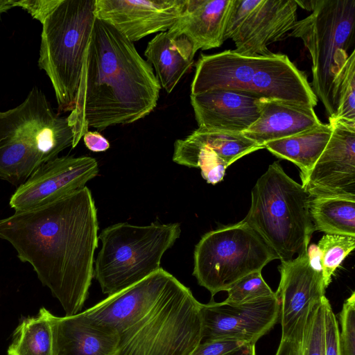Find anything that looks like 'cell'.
<instances>
[{"instance_id":"cell-23","label":"cell","mask_w":355,"mask_h":355,"mask_svg":"<svg viewBox=\"0 0 355 355\" xmlns=\"http://www.w3.org/2000/svg\"><path fill=\"white\" fill-rule=\"evenodd\" d=\"M202 148L215 152L228 166L241 157L263 148L243 133L209 130L198 128L184 139H177L173 152L193 150Z\"/></svg>"},{"instance_id":"cell-32","label":"cell","mask_w":355,"mask_h":355,"mask_svg":"<svg viewBox=\"0 0 355 355\" xmlns=\"http://www.w3.org/2000/svg\"><path fill=\"white\" fill-rule=\"evenodd\" d=\"M245 344L246 343L232 339L201 341L190 355H224Z\"/></svg>"},{"instance_id":"cell-18","label":"cell","mask_w":355,"mask_h":355,"mask_svg":"<svg viewBox=\"0 0 355 355\" xmlns=\"http://www.w3.org/2000/svg\"><path fill=\"white\" fill-rule=\"evenodd\" d=\"M53 355H114L118 336L108 325L89 318L85 312L72 315H49Z\"/></svg>"},{"instance_id":"cell-33","label":"cell","mask_w":355,"mask_h":355,"mask_svg":"<svg viewBox=\"0 0 355 355\" xmlns=\"http://www.w3.org/2000/svg\"><path fill=\"white\" fill-rule=\"evenodd\" d=\"M61 0H17V7L26 10L42 24Z\"/></svg>"},{"instance_id":"cell-10","label":"cell","mask_w":355,"mask_h":355,"mask_svg":"<svg viewBox=\"0 0 355 355\" xmlns=\"http://www.w3.org/2000/svg\"><path fill=\"white\" fill-rule=\"evenodd\" d=\"M193 258V275L200 286L210 292L212 298L278 259L243 220L204 234L195 247Z\"/></svg>"},{"instance_id":"cell-22","label":"cell","mask_w":355,"mask_h":355,"mask_svg":"<svg viewBox=\"0 0 355 355\" xmlns=\"http://www.w3.org/2000/svg\"><path fill=\"white\" fill-rule=\"evenodd\" d=\"M331 132L329 123H322L295 135L268 142L264 148L276 157L297 165L300 169L302 180L307 175L321 155Z\"/></svg>"},{"instance_id":"cell-38","label":"cell","mask_w":355,"mask_h":355,"mask_svg":"<svg viewBox=\"0 0 355 355\" xmlns=\"http://www.w3.org/2000/svg\"><path fill=\"white\" fill-rule=\"evenodd\" d=\"M17 7V0H0V15Z\"/></svg>"},{"instance_id":"cell-16","label":"cell","mask_w":355,"mask_h":355,"mask_svg":"<svg viewBox=\"0 0 355 355\" xmlns=\"http://www.w3.org/2000/svg\"><path fill=\"white\" fill-rule=\"evenodd\" d=\"M187 0H95L96 19L104 21L130 42L166 32L178 19Z\"/></svg>"},{"instance_id":"cell-9","label":"cell","mask_w":355,"mask_h":355,"mask_svg":"<svg viewBox=\"0 0 355 355\" xmlns=\"http://www.w3.org/2000/svg\"><path fill=\"white\" fill-rule=\"evenodd\" d=\"M94 10L95 0H61L42 24L38 66L51 82L59 110L73 108Z\"/></svg>"},{"instance_id":"cell-20","label":"cell","mask_w":355,"mask_h":355,"mask_svg":"<svg viewBox=\"0 0 355 355\" xmlns=\"http://www.w3.org/2000/svg\"><path fill=\"white\" fill-rule=\"evenodd\" d=\"M322 123L312 107L261 98L259 118L242 133L264 148L268 142L295 135Z\"/></svg>"},{"instance_id":"cell-26","label":"cell","mask_w":355,"mask_h":355,"mask_svg":"<svg viewBox=\"0 0 355 355\" xmlns=\"http://www.w3.org/2000/svg\"><path fill=\"white\" fill-rule=\"evenodd\" d=\"M334 96L336 113L331 119L355 123V49L335 78Z\"/></svg>"},{"instance_id":"cell-21","label":"cell","mask_w":355,"mask_h":355,"mask_svg":"<svg viewBox=\"0 0 355 355\" xmlns=\"http://www.w3.org/2000/svg\"><path fill=\"white\" fill-rule=\"evenodd\" d=\"M195 53L184 36L167 31L157 34L144 51L147 62L154 67L160 86L170 94L193 64Z\"/></svg>"},{"instance_id":"cell-5","label":"cell","mask_w":355,"mask_h":355,"mask_svg":"<svg viewBox=\"0 0 355 355\" xmlns=\"http://www.w3.org/2000/svg\"><path fill=\"white\" fill-rule=\"evenodd\" d=\"M73 129L33 87L18 106L0 112V179L24 183L42 164L72 146Z\"/></svg>"},{"instance_id":"cell-12","label":"cell","mask_w":355,"mask_h":355,"mask_svg":"<svg viewBox=\"0 0 355 355\" xmlns=\"http://www.w3.org/2000/svg\"><path fill=\"white\" fill-rule=\"evenodd\" d=\"M98 173V162L92 157H57L42 164L18 186L10 207L21 211L49 204L85 187Z\"/></svg>"},{"instance_id":"cell-34","label":"cell","mask_w":355,"mask_h":355,"mask_svg":"<svg viewBox=\"0 0 355 355\" xmlns=\"http://www.w3.org/2000/svg\"><path fill=\"white\" fill-rule=\"evenodd\" d=\"M302 338L293 336L281 338L275 355H302Z\"/></svg>"},{"instance_id":"cell-15","label":"cell","mask_w":355,"mask_h":355,"mask_svg":"<svg viewBox=\"0 0 355 355\" xmlns=\"http://www.w3.org/2000/svg\"><path fill=\"white\" fill-rule=\"evenodd\" d=\"M280 282L275 292L280 302L282 338H302L309 313L325 297L322 274L309 264L306 252L281 261Z\"/></svg>"},{"instance_id":"cell-1","label":"cell","mask_w":355,"mask_h":355,"mask_svg":"<svg viewBox=\"0 0 355 355\" xmlns=\"http://www.w3.org/2000/svg\"><path fill=\"white\" fill-rule=\"evenodd\" d=\"M97 209L85 186L44 206L0 219V239L28 263L65 315L81 311L94 277Z\"/></svg>"},{"instance_id":"cell-3","label":"cell","mask_w":355,"mask_h":355,"mask_svg":"<svg viewBox=\"0 0 355 355\" xmlns=\"http://www.w3.org/2000/svg\"><path fill=\"white\" fill-rule=\"evenodd\" d=\"M201 305L160 268L84 312L115 331L114 355H190L202 341Z\"/></svg>"},{"instance_id":"cell-14","label":"cell","mask_w":355,"mask_h":355,"mask_svg":"<svg viewBox=\"0 0 355 355\" xmlns=\"http://www.w3.org/2000/svg\"><path fill=\"white\" fill-rule=\"evenodd\" d=\"M329 121L331 137L302 185L311 198L355 200V123Z\"/></svg>"},{"instance_id":"cell-37","label":"cell","mask_w":355,"mask_h":355,"mask_svg":"<svg viewBox=\"0 0 355 355\" xmlns=\"http://www.w3.org/2000/svg\"><path fill=\"white\" fill-rule=\"evenodd\" d=\"M224 355H256L255 345L246 343Z\"/></svg>"},{"instance_id":"cell-30","label":"cell","mask_w":355,"mask_h":355,"mask_svg":"<svg viewBox=\"0 0 355 355\" xmlns=\"http://www.w3.org/2000/svg\"><path fill=\"white\" fill-rule=\"evenodd\" d=\"M340 355H355V292L343 303L339 315Z\"/></svg>"},{"instance_id":"cell-31","label":"cell","mask_w":355,"mask_h":355,"mask_svg":"<svg viewBox=\"0 0 355 355\" xmlns=\"http://www.w3.org/2000/svg\"><path fill=\"white\" fill-rule=\"evenodd\" d=\"M339 331L336 317L328 300L324 320V355H340Z\"/></svg>"},{"instance_id":"cell-4","label":"cell","mask_w":355,"mask_h":355,"mask_svg":"<svg viewBox=\"0 0 355 355\" xmlns=\"http://www.w3.org/2000/svg\"><path fill=\"white\" fill-rule=\"evenodd\" d=\"M218 89L312 107L318 104L306 75L287 55L280 53L245 55L225 50L201 54L196 64L191 94Z\"/></svg>"},{"instance_id":"cell-13","label":"cell","mask_w":355,"mask_h":355,"mask_svg":"<svg viewBox=\"0 0 355 355\" xmlns=\"http://www.w3.org/2000/svg\"><path fill=\"white\" fill-rule=\"evenodd\" d=\"M202 341L232 339L255 345L279 322L280 302L276 293L240 304L211 300L202 304Z\"/></svg>"},{"instance_id":"cell-25","label":"cell","mask_w":355,"mask_h":355,"mask_svg":"<svg viewBox=\"0 0 355 355\" xmlns=\"http://www.w3.org/2000/svg\"><path fill=\"white\" fill-rule=\"evenodd\" d=\"M50 313L42 307L37 315L22 319L13 332L8 355H53Z\"/></svg>"},{"instance_id":"cell-6","label":"cell","mask_w":355,"mask_h":355,"mask_svg":"<svg viewBox=\"0 0 355 355\" xmlns=\"http://www.w3.org/2000/svg\"><path fill=\"white\" fill-rule=\"evenodd\" d=\"M311 198L275 162L254 186L251 205L243 220L281 261H290L306 252L314 232L309 212Z\"/></svg>"},{"instance_id":"cell-36","label":"cell","mask_w":355,"mask_h":355,"mask_svg":"<svg viewBox=\"0 0 355 355\" xmlns=\"http://www.w3.org/2000/svg\"><path fill=\"white\" fill-rule=\"evenodd\" d=\"M306 253L311 268L315 271L322 274V254L318 245L315 244L309 245Z\"/></svg>"},{"instance_id":"cell-2","label":"cell","mask_w":355,"mask_h":355,"mask_svg":"<svg viewBox=\"0 0 355 355\" xmlns=\"http://www.w3.org/2000/svg\"><path fill=\"white\" fill-rule=\"evenodd\" d=\"M161 86L134 43L96 19L85 55L75 104L67 116L72 148L88 131L136 122L157 105Z\"/></svg>"},{"instance_id":"cell-35","label":"cell","mask_w":355,"mask_h":355,"mask_svg":"<svg viewBox=\"0 0 355 355\" xmlns=\"http://www.w3.org/2000/svg\"><path fill=\"white\" fill-rule=\"evenodd\" d=\"M86 147L92 152H104L109 149V141L98 132L87 131L83 135Z\"/></svg>"},{"instance_id":"cell-19","label":"cell","mask_w":355,"mask_h":355,"mask_svg":"<svg viewBox=\"0 0 355 355\" xmlns=\"http://www.w3.org/2000/svg\"><path fill=\"white\" fill-rule=\"evenodd\" d=\"M234 0H187L183 12L167 32L184 35L196 53L220 46Z\"/></svg>"},{"instance_id":"cell-29","label":"cell","mask_w":355,"mask_h":355,"mask_svg":"<svg viewBox=\"0 0 355 355\" xmlns=\"http://www.w3.org/2000/svg\"><path fill=\"white\" fill-rule=\"evenodd\" d=\"M325 297L309 315L302 342V355H324Z\"/></svg>"},{"instance_id":"cell-28","label":"cell","mask_w":355,"mask_h":355,"mask_svg":"<svg viewBox=\"0 0 355 355\" xmlns=\"http://www.w3.org/2000/svg\"><path fill=\"white\" fill-rule=\"evenodd\" d=\"M226 291L228 296L223 302L234 305L275 295V292L272 291L264 281L261 271L254 272L243 277Z\"/></svg>"},{"instance_id":"cell-8","label":"cell","mask_w":355,"mask_h":355,"mask_svg":"<svg viewBox=\"0 0 355 355\" xmlns=\"http://www.w3.org/2000/svg\"><path fill=\"white\" fill-rule=\"evenodd\" d=\"M180 234L177 223H119L103 230L98 236L102 245L94 268L102 292L114 295L159 270L162 256Z\"/></svg>"},{"instance_id":"cell-24","label":"cell","mask_w":355,"mask_h":355,"mask_svg":"<svg viewBox=\"0 0 355 355\" xmlns=\"http://www.w3.org/2000/svg\"><path fill=\"white\" fill-rule=\"evenodd\" d=\"M309 212L314 231L355 237V200L312 198Z\"/></svg>"},{"instance_id":"cell-17","label":"cell","mask_w":355,"mask_h":355,"mask_svg":"<svg viewBox=\"0 0 355 355\" xmlns=\"http://www.w3.org/2000/svg\"><path fill=\"white\" fill-rule=\"evenodd\" d=\"M261 98L225 89L190 96L198 128L233 133L243 132L257 120Z\"/></svg>"},{"instance_id":"cell-11","label":"cell","mask_w":355,"mask_h":355,"mask_svg":"<svg viewBox=\"0 0 355 355\" xmlns=\"http://www.w3.org/2000/svg\"><path fill=\"white\" fill-rule=\"evenodd\" d=\"M297 7L295 0H234L225 39L239 54L269 55L268 46L288 36L297 21Z\"/></svg>"},{"instance_id":"cell-27","label":"cell","mask_w":355,"mask_h":355,"mask_svg":"<svg viewBox=\"0 0 355 355\" xmlns=\"http://www.w3.org/2000/svg\"><path fill=\"white\" fill-rule=\"evenodd\" d=\"M322 254V277L326 288L331 276L355 248V237L325 234L318 243Z\"/></svg>"},{"instance_id":"cell-7","label":"cell","mask_w":355,"mask_h":355,"mask_svg":"<svg viewBox=\"0 0 355 355\" xmlns=\"http://www.w3.org/2000/svg\"><path fill=\"white\" fill-rule=\"evenodd\" d=\"M295 1L311 13L297 21L288 36L301 39L308 49L312 90L332 118L336 113L335 78L355 41V0Z\"/></svg>"}]
</instances>
